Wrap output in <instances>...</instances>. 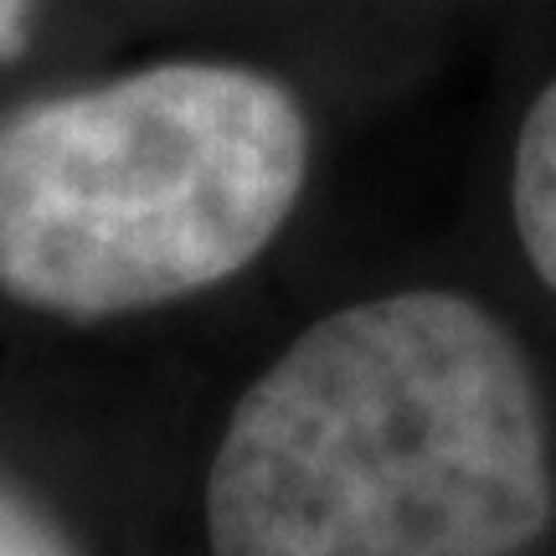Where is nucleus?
Listing matches in <instances>:
<instances>
[{"label": "nucleus", "mask_w": 556, "mask_h": 556, "mask_svg": "<svg viewBox=\"0 0 556 556\" xmlns=\"http://www.w3.org/2000/svg\"><path fill=\"white\" fill-rule=\"evenodd\" d=\"M552 510L520 345L433 289L309 325L242 392L206 479L212 556H520Z\"/></svg>", "instance_id": "nucleus-1"}, {"label": "nucleus", "mask_w": 556, "mask_h": 556, "mask_svg": "<svg viewBox=\"0 0 556 556\" xmlns=\"http://www.w3.org/2000/svg\"><path fill=\"white\" fill-rule=\"evenodd\" d=\"M309 165L263 73L165 62L0 124V289L67 319L170 304L258 258Z\"/></svg>", "instance_id": "nucleus-2"}, {"label": "nucleus", "mask_w": 556, "mask_h": 556, "mask_svg": "<svg viewBox=\"0 0 556 556\" xmlns=\"http://www.w3.org/2000/svg\"><path fill=\"white\" fill-rule=\"evenodd\" d=\"M516 232L531 268L546 289H556V83L531 103L516 139V176H510Z\"/></svg>", "instance_id": "nucleus-3"}, {"label": "nucleus", "mask_w": 556, "mask_h": 556, "mask_svg": "<svg viewBox=\"0 0 556 556\" xmlns=\"http://www.w3.org/2000/svg\"><path fill=\"white\" fill-rule=\"evenodd\" d=\"M0 556H73L62 546V536L37 520L21 500H11L0 490Z\"/></svg>", "instance_id": "nucleus-4"}, {"label": "nucleus", "mask_w": 556, "mask_h": 556, "mask_svg": "<svg viewBox=\"0 0 556 556\" xmlns=\"http://www.w3.org/2000/svg\"><path fill=\"white\" fill-rule=\"evenodd\" d=\"M26 16H31V0H0V62L26 47Z\"/></svg>", "instance_id": "nucleus-5"}]
</instances>
